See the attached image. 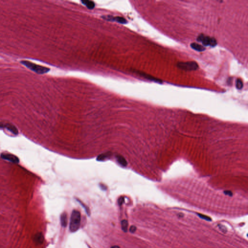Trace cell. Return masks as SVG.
<instances>
[{
    "mask_svg": "<svg viewBox=\"0 0 248 248\" xmlns=\"http://www.w3.org/2000/svg\"><path fill=\"white\" fill-rule=\"evenodd\" d=\"M81 219L80 212L76 210H73L69 224V230L70 232L74 233L78 230L81 224Z\"/></svg>",
    "mask_w": 248,
    "mask_h": 248,
    "instance_id": "6da1fadb",
    "label": "cell"
},
{
    "mask_svg": "<svg viewBox=\"0 0 248 248\" xmlns=\"http://www.w3.org/2000/svg\"><path fill=\"white\" fill-rule=\"evenodd\" d=\"M20 63L24 65L27 68H29L31 70H32L35 72L39 74H43L45 73H47L49 71L50 69L47 67H43V66H40L35 64L33 63L32 62L30 61H21Z\"/></svg>",
    "mask_w": 248,
    "mask_h": 248,
    "instance_id": "7a4b0ae2",
    "label": "cell"
},
{
    "mask_svg": "<svg viewBox=\"0 0 248 248\" xmlns=\"http://www.w3.org/2000/svg\"><path fill=\"white\" fill-rule=\"evenodd\" d=\"M197 40L198 42H201L205 46L214 47L217 45V41L215 38L206 36L202 34L199 35L197 38Z\"/></svg>",
    "mask_w": 248,
    "mask_h": 248,
    "instance_id": "3957f363",
    "label": "cell"
},
{
    "mask_svg": "<svg viewBox=\"0 0 248 248\" xmlns=\"http://www.w3.org/2000/svg\"><path fill=\"white\" fill-rule=\"evenodd\" d=\"M177 67L179 69L185 71H194L199 68L198 64L194 61L187 62H178Z\"/></svg>",
    "mask_w": 248,
    "mask_h": 248,
    "instance_id": "277c9868",
    "label": "cell"
},
{
    "mask_svg": "<svg viewBox=\"0 0 248 248\" xmlns=\"http://www.w3.org/2000/svg\"><path fill=\"white\" fill-rule=\"evenodd\" d=\"M104 20L110 21H115L121 24H126L128 21L125 18L121 16H102Z\"/></svg>",
    "mask_w": 248,
    "mask_h": 248,
    "instance_id": "5b68a950",
    "label": "cell"
},
{
    "mask_svg": "<svg viewBox=\"0 0 248 248\" xmlns=\"http://www.w3.org/2000/svg\"><path fill=\"white\" fill-rule=\"evenodd\" d=\"M1 157L2 159L8 160L14 163H18L20 162L19 158L9 153H2L1 155Z\"/></svg>",
    "mask_w": 248,
    "mask_h": 248,
    "instance_id": "8992f818",
    "label": "cell"
},
{
    "mask_svg": "<svg viewBox=\"0 0 248 248\" xmlns=\"http://www.w3.org/2000/svg\"><path fill=\"white\" fill-rule=\"evenodd\" d=\"M6 128L7 130L12 132L14 134L16 135L18 134V129L12 124L0 122V128Z\"/></svg>",
    "mask_w": 248,
    "mask_h": 248,
    "instance_id": "52a82bcc",
    "label": "cell"
},
{
    "mask_svg": "<svg viewBox=\"0 0 248 248\" xmlns=\"http://www.w3.org/2000/svg\"><path fill=\"white\" fill-rule=\"evenodd\" d=\"M138 74H139L140 76H142L144 78H146L148 80L150 81H154L155 82H158V83H162V81L159 80V78H156L154 77L153 76L151 75H148V74H146L144 73L143 72H138Z\"/></svg>",
    "mask_w": 248,
    "mask_h": 248,
    "instance_id": "ba28073f",
    "label": "cell"
},
{
    "mask_svg": "<svg viewBox=\"0 0 248 248\" xmlns=\"http://www.w3.org/2000/svg\"><path fill=\"white\" fill-rule=\"evenodd\" d=\"M190 46L192 49L199 52H204V50L206 49L205 47L202 46L201 45L199 44L196 43H191Z\"/></svg>",
    "mask_w": 248,
    "mask_h": 248,
    "instance_id": "9c48e42d",
    "label": "cell"
},
{
    "mask_svg": "<svg viewBox=\"0 0 248 248\" xmlns=\"http://www.w3.org/2000/svg\"><path fill=\"white\" fill-rule=\"evenodd\" d=\"M83 5H85L89 9H93L95 7V4L94 2L91 1H82Z\"/></svg>",
    "mask_w": 248,
    "mask_h": 248,
    "instance_id": "30bf717a",
    "label": "cell"
},
{
    "mask_svg": "<svg viewBox=\"0 0 248 248\" xmlns=\"http://www.w3.org/2000/svg\"><path fill=\"white\" fill-rule=\"evenodd\" d=\"M61 223L63 227H65L67 224V216L66 213H63L61 216Z\"/></svg>",
    "mask_w": 248,
    "mask_h": 248,
    "instance_id": "8fae6325",
    "label": "cell"
},
{
    "mask_svg": "<svg viewBox=\"0 0 248 248\" xmlns=\"http://www.w3.org/2000/svg\"><path fill=\"white\" fill-rule=\"evenodd\" d=\"M116 158H117V162L120 165L123 166H126L127 162H126V159L123 157L120 156V155H118L116 157Z\"/></svg>",
    "mask_w": 248,
    "mask_h": 248,
    "instance_id": "7c38bea8",
    "label": "cell"
},
{
    "mask_svg": "<svg viewBox=\"0 0 248 248\" xmlns=\"http://www.w3.org/2000/svg\"><path fill=\"white\" fill-rule=\"evenodd\" d=\"M235 87L239 90H241L243 87V83L241 79L239 78L236 79L235 82Z\"/></svg>",
    "mask_w": 248,
    "mask_h": 248,
    "instance_id": "4fadbf2b",
    "label": "cell"
},
{
    "mask_svg": "<svg viewBox=\"0 0 248 248\" xmlns=\"http://www.w3.org/2000/svg\"><path fill=\"white\" fill-rule=\"evenodd\" d=\"M121 226H122V229L124 232H127L128 228V222L127 221H121Z\"/></svg>",
    "mask_w": 248,
    "mask_h": 248,
    "instance_id": "5bb4252c",
    "label": "cell"
},
{
    "mask_svg": "<svg viewBox=\"0 0 248 248\" xmlns=\"http://www.w3.org/2000/svg\"><path fill=\"white\" fill-rule=\"evenodd\" d=\"M197 215L199 216L200 218L204 219L205 220L207 221H211V219L209 217L207 216L201 214H198Z\"/></svg>",
    "mask_w": 248,
    "mask_h": 248,
    "instance_id": "9a60e30c",
    "label": "cell"
},
{
    "mask_svg": "<svg viewBox=\"0 0 248 248\" xmlns=\"http://www.w3.org/2000/svg\"><path fill=\"white\" fill-rule=\"evenodd\" d=\"M136 229H137V228H136L135 226H130V229H129V231H130L131 233H134L136 231Z\"/></svg>",
    "mask_w": 248,
    "mask_h": 248,
    "instance_id": "2e32d148",
    "label": "cell"
},
{
    "mask_svg": "<svg viewBox=\"0 0 248 248\" xmlns=\"http://www.w3.org/2000/svg\"><path fill=\"white\" fill-rule=\"evenodd\" d=\"M219 228H220V229L222 232H224V233H225V232H226V231H227V229H226V228H225V227L222 226V225H220V226H219Z\"/></svg>",
    "mask_w": 248,
    "mask_h": 248,
    "instance_id": "e0dca14e",
    "label": "cell"
},
{
    "mask_svg": "<svg viewBox=\"0 0 248 248\" xmlns=\"http://www.w3.org/2000/svg\"><path fill=\"white\" fill-rule=\"evenodd\" d=\"M123 202H124V198H121L120 199H119V204L120 205H122Z\"/></svg>",
    "mask_w": 248,
    "mask_h": 248,
    "instance_id": "ac0fdd59",
    "label": "cell"
},
{
    "mask_svg": "<svg viewBox=\"0 0 248 248\" xmlns=\"http://www.w3.org/2000/svg\"><path fill=\"white\" fill-rule=\"evenodd\" d=\"M111 248H120L119 246H114L111 247Z\"/></svg>",
    "mask_w": 248,
    "mask_h": 248,
    "instance_id": "d6986e66",
    "label": "cell"
}]
</instances>
